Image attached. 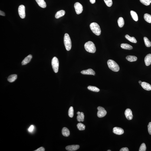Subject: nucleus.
Masks as SVG:
<instances>
[{"label":"nucleus","mask_w":151,"mask_h":151,"mask_svg":"<svg viewBox=\"0 0 151 151\" xmlns=\"http://www.w3.org/2000/svg\"><path fill=\"white\" fill-rule=\"evenodd\" d=\"M85 50L88 52L94 53L96 51V48L94 43L91 41H88L85 44Z\"/></svg>","instance_id":"obj_1"},{"label":"nucleus","mask_w":151,"mask_h":151,"mask_svg":"<svg viewBox=\"0 0 151 151\" xmlns=\"http://www.w3.org/2000/svg\"><path fill=\"white\" fill-rule=\"evenodd\" d=\"M90 28L92 32L97 36L100 35L101 33V30L99 24L96 22L91 23L90 25Z\"/></svg>","instance_id":"obj_2"},{"label":"nucleus","mask_w":151,"mask_h":151,"mask_svg":"<svg viewBox=\"0 0 151 151\" xmlns=\"http://www.w3.org/2000/svg\"><path fill=\"white\" fill-rule=\"evenodd\" d=\"M108 66L110 70L114 72H118L120 70V67L114 60H109L107 62Z\"/></svg>","instance_id":"obj_3"},{"label":"nucleus","mask_w":151,"mask_h":151,"mask_svg":"<svg viewBox=\"0 0 151 151\" xmlns=\"http://www.w3.org/2000/svg\"><path fill=\"white\" fill-rule=\"evenodd\" d=\"M64 43L66 50L67 51H70L71 48V41L70 36L67 33L65 34Z\"/></svg>","instance_id":"obj_4"},{"label":"nucleus","mask_w":151,"mask_h":151,"mask_svg":"<svg viewBox=\"0 0 151 151\" xmlns=\"http://www.w3.org/2000/svg\"><path fill=\"white\" fill-rule=\"evenodd\" d=\"M52 65L55 73L58 72L59 70V61L58 59L56 57H54L52 61Z\"/></svg>","instance_id":"obj_5"},{"label":"nucleus","mask_w":151,"mask_h":151,"mask_svg":"<svg viewBox=\"0 0 151 151\" xmlns=\"http://www.w3.org/2000/svg\"><path fill=\"white\" fill-rule=\"evenodd\" d=\"M97 109L98 110L97 115L98 117L101 118L104 117L107 114V111L103 107L99 106L97 107Z\"/></svg>","instance_id":"obj_6"},{"label":"nucleus","mask_w":151,"mask_h":151,"mask_svg":"<svg viewBox=\"0 0 151 151\" xmlns=\"http://www.w3.org/2000/svg\"><path fill=\"white\" fill-rule=\"evenodd\" d=\"M25 7L24 5H20L18 7V14L21 18L22 19L25 18L26 16Z\"/></svg>","instance_id":"obj_7"},{"label":"nucleus","mask_w":151,"mask_h":151,"mask_svg":"<svg viewBox=\"0 0 151 151\" xmlns=\"http://www.w3.org/2000/svg\"><path fill=\"white\" fill-rule=\"evenodd\" d=\"M74 7L76 13L77 14H81L83 11V7L81 4L79 2L75 3Z\"/></svg>","instance_id":"obj_8"},{"label":"nucleus","mask_w":151,"mask_h":151,"mask_svg":"<svg viewBox=\"0 0 151 151\" xmlns=\"http://www.w3.org/2000/svg\"><path fill=\"white\" fill-rule=\"evenodd\" d=\"M125 114L126 119L128 120H131L133 118V115L132 110L130 109H126L125 111Z\"/></svg>","instance_id":"obj_9"},{"label":"nucleus","mask_w":151,"mask_h":151,"mask_svg":"<svg viewBox=\"0 0 151 151\" xmlns=\"http://www.w3.org/2000/svg\"><path fill=\"white\" fill-rule=\"evenodd\" d=\"M80 146L78 145H72L66 147V150L69 151H74L77 150L79 148Z\"/></svg>","instance_id":"obj_10"},{"label":"nucleus","mask_w":151,"mask_h":151,"mask_svg":"<svg viewBox=\"0 0 151 151\" xmlns=\"http://www.w3.org/2000/svg\"><path fill=\"white\" fill-rule=\"evenodd\" d=\"M113 132L115 134L118 135H121L124 133V131L123 129L118 127H115L114 128Z\"/></svg>","instance_id":"obj_11"},{"label":"nucleus","mask_w":151,"mask_h":151,"mask_svg":"<svg viewBox=\"0 0 151 151\" xmlns=\"http://www.w3.org/2000/svg\"><path fill=\"white\" fill-rule=\"evenodd\" d=\"M81 73L82 74L85 75H94L95 74V71L92 69H89L88 70H82Z\"/></svg>","instance_id":"obj_12"},{"label":"nucleus","mask_w":151,"mask_h":151,"mask_svg":"<svg viewBox=\"0 0 151 151\" xmlns=\"http://www.w3.org/2000/svg\"><path fill=\"white\" fill-rule=\"evenodd\" d=\"M144 61L145 64L147 66L150 65L151 64V54H149L147 55L144 59Z\"/></svg>","instance_id":"obj_13"},{"label":"nucleus","mask_w":151,"mask_h":151,"mask_svg":"<svg viewBox=\"0 0 151 151\" xmlns=\"http://www.w3.org/2000/svg\"><path fill=\"white\" fill-rule=\"evenodd\" d=\"M141 85L142 88L145 90L147 91L151 90V86L148 83L145 82H142Z\"/></svg>","instance_id":"obj_14"},{"label":"nucleus","mask_w":151,"mask_h":151,"mask_svg":"<svg viewBox=\"0 0 151 151\" xmlns=\"http://www.w3.org/2000/svg\"><path fill=\"white\" fill-rule=\"evenodd\" d=\"M32 56L31 55H29L25 58L23 60L22 62V65H26L29 63L31 61V59H32Z\"/></svg>","instance_id":"obj_15"},{"label":"nucleus","mask_w":151,"mask_h":151,"mask_svg":"<svg viewBox=\"0 0 151 151\" xmlns=\"http://www.w3.org/2000/svg\"><path fill=\"white\" fill-rule=\"evenodd\" d=\"M37 3L40 7L42 8H45L46 7V4L44 0H35Z\"/></svg>","instance_id":"obj_16"},{"label":"nucleus","mask_w":151,"mask_h":151,"mask_svg":"<svg viewBox=\"0 0 151 151\" xmlns=\"http://www.w3.org/2000/svg\"><path fill=\"white\" fill-rule=\"evenodd\" d=\"M65 11L64 10H60L59 11H57L56 14L55 15V18H58L60 17H63L65 14Z\"/></svg>","instance_id":"obj_17"},{"label":"nucleus","mask_w":151,"mask_h":151,"mask_svg":"<svg viewBox=\"0 0 151 151\" xmlns=\"http://www.w3.org/2000/svg\"><path fill=\"white\" fill-rule=\"evenodd\" d=\"M62 133L63 136L67 137L70 136V131L67 128L64 127L62 130Z\"/></svg>","instance_id":"obj_18"},{"label":"nucleus","mask_w":151,"mask_h":151,"mask_svg":"<svg viewBox=\"0 0 151 151\" xmlns=\"http://www.w3.org/2000/svg\"><path fill=\"white\" fill-rule=\"evenodd\" d=\"M121 47L122 48L126 50H131L133 48V47L130 44L124 43L121 44Z\"/></svg>","instance_id":"obj_19"},{"label":"nucleus","mask_w":151,"mask_h":151,"mask_svg":"<svg viewBox=\"0 0 151 151\" xmlns=\"http://www.w3.org/2000/svg\"><path fill=\"white\" fill-rule=\"evenodd\" d=\"M17 75L16 74H14L11 75L8 77L7 80L10 82H13L17 79Z\"/></svg>","instance_id":"obj_20"},{"label":"nucleus","mask_w":151,"mask_h":151,"mask_svg":"<svg viewBox=\"0 0 151 151\" xmlns=\"http://www.w3.org/2000/svg\"><path fill=\"white\" fill-rule=\"evenodd\" d=\"M130 14L133 19L135 21H137L138 20V18L137 13L135 11H130Z\"/></svg>","instance_id":"obj_21"},{"label":"nucleus","mask_w":151,"mask_h":151,"mask_svg":"<svg viewBox=\"0 0 151 151\" xmlns=\"http://www.w3.org/2000/svg\"><path fill=\"white\" fill-rule=\"evenodd\" d=\"M126 59L130 62H135L137 60V57L134 56L129 55L126 57Z\"/></svg>","instance_id":"obj_22"},{"label":"nucleus","mask_w":151,"mask_h":151,"mask_svg":"<svg viewBox=\"0 0 151 151\" xmlns=\"http://www.w3.org/2000/svg\"><path fill=\"white\" fill-rule=\"evenodd\" d=\"M77 121L79 122H83L84 120V113L81 112L79 114L77 115Z\"/></svg>","instance_id":"obj_23"},{"label":"nucleus","mask_w":151,"mask_h":151,"mask_svg":"<svg viewBox=\"0 0 151 151\" xmlns=\"http://www.w3.org/2000/svg\"><path fill=\"white\" fill-rule=\"evenodd\" d=\"M125 37L129 41L131 42L136 43H137V41L135 37H130L128 35H126L125 36Z\"/></svg>","instance_id":"obj_24"},{"label":"nucleus","mask_w":151,"mask_h":151,"mask_svg":"<svg viewBox=\"0 0 151 151\" xmlns=\"http://www.w3.org/2000/svg\"><path fill=\"white\" fill-rule=\"evenodd\" d=\"M118 23L119 27L122 28L124 25V21L123 18L120 17L118 20Z\"/></svg>","instance_id":"obj_25"},{"label":"nucleus","mask_w":151,"mask_h":151,"mask_svg":"<svg viewBox=\"0 0 151 151\" xmlns=\"http://www.w3.org/2000/svg\"><path fill=\"white\" fill-rule=\"evenodd\" d=\"M144 18L147 22L151 23V15L148 14H145L144 15Z\"/></svg>","instance_id":"obj_26"},{"label":"nucleus","mask_w":151,"mask_h":151,"mask_svg":"<svg viewBox=\"0 0 151 151\" xmlns=\"http://www.w3.org/2000/svg\"><path fill=\"white\" fill-rule=\"evenodd\" d=\"M87 88L88 90L94 92H98L100 90L99 89L94 86H89Z\"/></svg>","instance_id":"obj_27"},{"label":"nucleus","mask_w":151,"mask_h":151,"mask_svg":"<svg viewBox=\"0 0 151 151\" xmlns=\"http://www.w3.org/2000/svg\"><path fill=\"white\" fill-rule=\"evenodd\" d=\"M144 40L146 46L147 47H150L151 46V42L149 41L148 39L146 37H145L144 38Z\"/></svg>","instance_id":"obj_28"},{"label":"nucleus","mask_w":151,"mask_h":151,"mask_svg":"<svg viewBox=\"0 0 151 151\" xmlns=\"http://www.w3.org/2000/svg\"><path fill=\"white\" fill-rule=\"evenodd\" d=\"M77 128L80 130H83L85 129V126L81 123H79L77 124Z\"/></svg>","instance_id":"obj_29"},{"label":"nucleus","mask_w":151,"mask_h":151,"mask_svg":"<svg viewBox=\"0 0 151 151\" xmlns=\"http://www.w3.org/2000/svg\"><path fill=\"white\" fill-rule=\"evenodd\" d=\"M140 1L142 4L147 6L150 5L151 3V0H140Z\"/></svg>","instance_id":"obj_30"},{"label":"nucleus","mask_w":151,"mask_h":151,"mask_svg":"<svg viewBox=\"0 0 151 151\" xmlns=\"http://www.w3.org/2000/svg\"><path fill=\"white\" fill-rule=\"evenodd\" d=\"M68 115L70 117L72 118L74 116V110L73 107H70L68 111Z\"/></svg>","instance_id":"obj_31"},{"label":"nucleus","mask_w":151,"mask_h":151,"mask_svg":"<svg viewBox=\"0 0 151 151\" xmlns=\"http://www.w3.org/2000/svg\"><path fill=\"white\" fill-rule=\"evenodd\" d=\"M104 1L107 6L110 7L112 6L113 4L112 0H104Z\"/></svg>","instance_id":"obj_32"},{"label":"nucleus","mask_w":151,"mask_h":151,"mask_svg":"<svg viewBox=\"0 0 151 151\" xmlns=\"http://www.w3.org/2000/svg\"><path fill=\"white\" fill-rule=\"evenodd\" d=\"M146 144L144 143H143L141 145L139 149V151H146Z\"/></svg>","instance_id":"obj_33"},{"label":"nucleus","mask_w":151,"mask_h":151,"mask_svg":"<svg viewBox=\"0 0 151 151\" xmlns=\"http://www.w3.org/2000/svg\"><path fill=\"white\" fill-rule=\"evenodd\" d=\"M148 129L149 134L151 135V122H149L148 125Z\"/></svg>","instance_id":"obj_34"},{"label":"nucleus","mask_w":151,"mask_h":151,"mask_svg":"<svg viewBox=\"0 0 151 151\" xmlns=\"http://www.w3.org/2000/svg\"><path fill=\"white\" fill-rule=\"evenodd\" d=\"M34 129V126L33 125H31L28 129V132H32L33 131Z\"/></svg>","instance_id":"obj_35"},{"label":"nucleus","mask_w":151,"mask_h":151,"mask_svg":"<svg viewBox=\"0 0 151 151\" xmlns=\"http://www.w3.org/2000/svg\"><path fill=\"white\" fill-rule=\"evenodd\" d=\"M45 151V149L44 148V147H40L38 149H37L36 150H35V151Z\"/></svg>","instance_id":"obj_36"},{"label":"nucleus","mask_w":151,"mask_h":151,"mask_svg":"<svg viewBox=\"0 0 151 151\" xmlns=\"http://www.w3.org/2000/svg\"><path fill=\"white\" fill-rule=\"evenodd\" d=\"M120 151H129V149L127 147H123L120 150Z\"/></svg>","instance_id":"obj_37"},{"label":"nucleus","mask_w":151,"mask_h":151,"mask_svg":"<svg viewBox=\"0 0 151 151\" xmlns=\"http://www.w3.org/2000/svg\"><path fill=\"white\" fill-rule=\"evenodd\" d=\"M0 15L3 16H5V14L3 11H0Z\"/></svg>","instance_id":"obj_38"},{"label":"nucleus","mask_w":151,"mask_h":151,"mask_svg":"<svg viewBox=\"0 0 151 151\" xmlns=\"http://www.w3.org/2000/svg\"><path fill=\"white\" fill-rule=\"evenodd\" d=\"M90 1L92 4H94L96 2V0H90Z\"/></svg>","instance_id":"obj_39"},{"label":"nucleus","mask_w":151,"mask_h":151,"mask_svg":"<svg viewBox=\"0 0 151 151\" xmlns=\"http://www.w3.org/2000/svg\"><path fill=\"white\" fill-rule=\"evenodd\" d=\"M139 82L140 83V85H141V83H142V81H139Z\"/></svg>","instance_id":"obj_40"},{"label":"nucleus","mask_w":151,"mask_h":151,"mask_svg":"<svg viewBox=\"0 0 151 151\" xmlns=\"http://www.w3.org/2000/svg\"><path fill=\"white\" fill-rule=\"evenodd\" d=\"M80 113H81L80 112L78 111L77 112V115H78V114H79Z\"/></svg>","instance_id":"obj_41"},{"label":"nucleus","mask_w":151,"mask_h":151,"mask_svg":"<svg viewBox=\"0 0 151 151\" xmlns=\"http://www.w3.org/2000/svg\"><path fill=\"white\" fill-rule=\"evenodd\" d=\"M107 151H111V150H107Z\"/></svg>","instance_id":"obj_42"}]
</instances>
